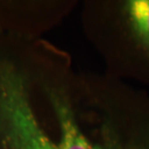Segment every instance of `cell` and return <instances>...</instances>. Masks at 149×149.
<instances>
[{
	"label": "cell",
	"mask_w": 149,
	"mask_h": 149,
	"mask_svg": "<svg viewBox=\"0 0 149 149\" xmlns=\"http://www.w3.org/2000/svg\"><path fill=\"white\" fill-rule=\"evenodd\" d=\"M58 118L57 143L44 133L29 104L22 79L14 70L0 72V125L11 149H149V123L130 115L122 132H116L104 147L86 139L64 99L52 95Z\"/></svg>",
	"instance_id": "obj_1"
},
{
	"label": "cell",
	"mask_w": 149,
	"mask_h": 149,
	"mask_svg": "<svg viewBox=\"0 0 149 149\" xmlns=\"http://www.w3.org/2000/svg\"><path fill=\"white\" fill-rule=\"evenodd\" d=\"M125 34L128 66L141 78L149 80V0H128L119 7Z\"/></svg>",
	"instance_id": "obj_2"
}]
</instances>
